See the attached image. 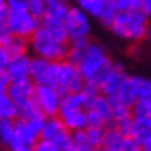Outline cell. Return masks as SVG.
<instances>
[{"instance_id": "obj_1", "label": "cell", "mask_w": 151, "mask_h": 151, "mask_svg": "<svg viewBox=\"0 0 151 151\" xmlns=\"http://www.w3.org/2000/svg\"><path fill=\"white\" fill-rule=\"evenodd\" d=\"M114 63L109 60L105 48L96 42H91L77 68L85 82H94L100 86L102 80L109 73Z\"/></svg>"}, {"instance_id": "obj_2", "label": "cell", "mask_w": 151, "mask_h": 151, "mask_svg": "<svg viewBox=\"0 0 151 151\" xmlns=\"http://www.w3.org/2000/svg\"><path fill=\"white\" fill-rule=\"evenodd\" d=\"M148 17L142 14V11L133 12H119L114 23L111 26V31L120 39L127 40H142L148 36Z\"/></svg>"}, {"instance_id": "obj_3", "label": "cell", "mask_w": 151, "mask_h": 151, "mask_svg": "<svg viewBox=\"0 0 151 151\" xmlns=\"http://www.w3.org/2000/svg\"><path fill=\"white\" fill-rule=\"evenodd\" d=\"M29 46L36 57L50 60V62H63L68 59L70 43H60L54 37H51L42 26L31 36Z\"/></svg>"}, {"instance_id": "obj_4", "label": "cell", "mask_w": 151, "mask_h": 151, "mask_svg": "<svg viewBox=\"0 0 151 151\" xmlns=\"http://www.w3.org/2000/svg\"><path fill=\"white\" fill-rule=\"evenodd\" d=\"M85 85V80L82 77L79 68L70 63L68 60L63 62H56V71H54V79H52V88L63 97L65 94L71 93H82Z\"/></svg>"}, {"instance_id": "obj_5", "label": "cell", "mask_w": 151, "mask_h": 151, "mask_svg": "<svg viewBox=\"0 0 151 151\" xmlns=\"http://www.w3.org/2000/svg\"><path fill=\"white\" fill-rule=\"evenodd\" d=\"M34 102L39 106L40 113L43 117L50 119V117H56L59 116V109H60V102H62V96L56 91V88L42 85V86H36L34 90Z\"/></svg>"}, {"instance_id": "obj_6", "label": "cell", "mask_w": 151, "mask_h": 151, "mask_svg": "<svg viewBox=\"0 0 151 151\" xmlns=\"http://www.w3.org/2000/svg\"><path fill=\"white\" fill-rule=\"evenodd\" d=\"M63 23L68 31L70 42L80 40V39H88V36H90V31H91L90 19H88V16L79 6H71L65 20H63Z\"/></svg>"}, {"instance_id": "obj_7", "label": "cell", "mask_w": 151, "mask_h": 151, "mask_svg": "<svg viewBox=\"0 0 151 151\" xmlns=\"http://www.w3.org/2000/svg\"><path fill=\"white\" fill-rule=\"evenodd\" d=\"M46 117L39 116L31 120H16V137L20 139L28 148H32L36 143L42 139V133L45 128Z\"/></svg>"}, {"instance_id": "obj_8", "label": "cell", "mask_w": 151, "mask_h": 151, "mask_svg": "<svg viewBox=\"0 0 151 151\" xmlns=\"http://www.w3.org/2000/svg\"><path fill=\"white\" fill-rule=\"evenodd\" d=\"M6 25L9 26L11 32L17 37L31 39V36L40 28V20L34 19L28 11L20 12H9Z\"/></svg>"}, {"instance_id": "obj_9", "label": "cell", "mask_w": 151, "mask_h": 151, "mask_svg": "<svg viewBox=\"0 0 151 151\" xmlns=\"http://www.w3.org/2000/svg\"><path fill=\"white\" fill-rule=\"evenodd\" d=\"M125 77H127V74L123 71L122 65L114 63L113 68L109 70V73L105 76L104 80H102V83H100V94L105 96L109 102H114Z\"/></svg>"}, {"instance_id": "obj_10", "label": "cell", "mask_w": 151, "mask_h": 151, "mask_svg": "<svg viewBox=\"0 0 151 151\" xmlns=\"http://www.w3.org/2000/svg\"><path fill=\"white\" fill-rule=\"evenodd\" d=\"M54 71H56V62H50L40 57H34L31 62V74L29 79L36 86L42 85H52L54 79Z\"/></svg>"}, {"instance_id": "obj_11", "label": "cell", "mask_w": 151, "mask_h": 151, "mask_svg": "<svg viewBox=\"0 0 151 151\" xmlns=\"http://www.w3.org/2000/svg\"><path fill=\"white\" fill-rule=\"evenodd\" d=\"M42 139L51 142V143H56L57 147H62L66 142L71 140V134H70V129L65 127V123L60 120V117L56 116V117L46 119L43 133H42Z\"/></svg>"}, {"instance_id": "obj_12", "label": "cell", "mask_w": 151, "mask_h": 151, "mask_svg": "<svg viewBox=\"0 0 151 151\" xmlns=\"http://www.w3.org/2000/svg\"><path fill=\"white\" fill-rule=\"evenodd\" d=\"M139 100V76H127L122 82V86L117 93V97L114 102H109L113 105L122 104L128 108H133Z\"/></svg>"}, {"instance_id": "obj_13", "label": "cell", "mask_w": 151, "mask_h": 151, "mask_svg": "<svg viewBox=\"0 0 151 151\" xmlns=\"http://www.w3.org/2000/svg\"><path fill=\"white\" fill-rule=\"evenodd\" d=\"M34 90H36V85L32 83V80L25 79V80H19V82H11L8 85L6 94L9 96L11 100L17 106H20L34 97Z\"/></svg>"}, {"instance_id": "obj_14", "label": "cell", "mask_w": 151, "mask_h": 151, "mask_svg": "<svg viewBox=\"0 0 151 151\" xmlns=\"http://www.w3.org/2000/svg\"><path fill=\"white\" fill-rule=\"evenodd\" d=\"M31 62L32 59L28 57V54H22V56L12 57L8 68H6V74L11 82H19L29 79L31 74Z\"/></svg>"}, {"instance_id": "obj_15", "label": "cell", "mask_w": 151, "mask_h": 151, "mask_svg": "<svg viewBox=\"0 0 151 151\" xmlns=\"http://www.w3.org/2000/svg\"><path fill=\"white\" fill-rule=\"evenodd\" d=\"M59 117L65 123V127L73 133L85 131V129L88 128L86 111L83 108H80V109H60Z\"/></svg>"}, {"instance_id": "obj_16", "label": "cell", "mask_w": 151, "mask_h": 151, "mask_svg": "<svg viewBox=\"0 0 151 151\" xmlns=\"http://www.w3.org/2000/svg\"><path fill=\"white\" fill-rule=\"evenodd\" d=\"M40 26L50 34L51 37H54L60 43H70V37H68V31L65 28V23L62 20L56 19H50V17H43L40 20Z\"/></svg>"}, {"instance_id": "obj_17", "label": "cell", "mask_w": 151, "mask_h": 151, "mask_svg": "<svg viewBox=\"0 0 151 151\" xmlns=\"http://www.w3.org/2000/svg\"><path fill=\"white\" fill-rule=\"evenodd\" d=\"M88 111H93L99 116V117L104 120L106 128L114 127V117H113V106L109 104V100L105 97V96H99L96 102L93 104V106L88 109Z\"/></svg>"}, {"instance_id": "obj_18", "label": "cell", "mask_w": 151, "mask_h": 151, "mask_svg": "<svg viewBox=\"0 0 151 151\" xmlns=\"http://www.w3.org/2000/svg\"><path fill=\"white\" fill-rule=\"evenodd\" d=\"M131 137L143 147L145 143L151 140V120L148 119H134L133 129H131Z\"/></svg>"}, {"instance_id": "obj_19", "label": "cell", "mask_w": 151, "mask_h": 151, "mask_svg": "<svg viewBox=\"0 0 151 151\" xmlns=\"http://www.w3.org/2000/svg\"><path fill=\"white\" fill-rule=\"evenodd\" d=\"M123 142H125V137L117 131V128H114V127L106 128L102 150L104 151H122Z\"/></svg>"}, {"instance_id": "obj_20", "label": "cell", "mask_w": 151, "mask_h": 151, "mask_svg": "<svg viewBox=\"0 0 151 151\" xmlns=\"http://www.w3.org/2000/svg\"><path fill=\"white\" fill-rule=\"evenodd\" d=\"M90 40L88 39H80V40H73L70 42V52H68V62L77 66L80 63V60L83 59V54L86 51V48L90 46Z\"/></svg>"}, {"instance_id": "obj_21", "label": "cell", "mask_w": 151, "mask_h": 151, "mask_svg": "<svg viewBox=\"0 0 151 151\" xmlns=\"http://www.w3.org/2000/svg\"><path fill=\"white\" fill-rule=\"evenodd\" d=\"M105 3H106V0H79L77 6L86 16L100 20L102 14H104V9H105Z\"/></svg>"}, {"instance_id": "obj_22", "label": "cell", "mask_w": 151, "mask_h": 151, "mask_svg": "<svg viewBox=\"0 0 151 151\" xmlns=\"http://www.w3.org/2000/svg\"><path fill=\"white\" fill-rule=\"evenodd\" d=\"M71 6H68V3L62 2V0H48L46 2V11H45V17L50 19H56L63 22L68 11Z\"/></svg>"}, {"instance_id": "obj_23", "label": "cell", "mask_w": 151, "mask_h": 151, "mask_svg": "<svg viewBox=\"0 0 151 151\" xmlns=\"http://www.w3.org/2000/svg\"><path fill=\"white\" fill-rule=\"evenodd\" d=\"M19 106L11 100L8 94L0 96V120H17Z\"/></svg>"}, {"instance_id": "obj_24", "label": "cell", "mask_w": 151, "mask_h": 151, "mask_svg": "<svg viewBox=\"0 0 151 151\" xmlns=\"http://www.w3.org/2000/svg\"><path fill=\"white\" fill-rule=\"evenodd\" d=\"M16 139V120H0V143L9 147Z\"/></svg>"}, {"instance_id": "obj_25", "label": "cell", "mask_w": 151, "mask_h": 151, "mask_svg": "<svg viewBox=\"0 0 151 151\" xmlns=\"http://www.w3.org/2000/svg\"><path fill=\"white\" fill-rule=\"evenodd\" d=\"M105 131L106 128H93V127H88L85 129L88 145H90L91 150L102 148V143H104V139H105Z\"/></svg>"}, {"instance_id": "obj_26", "label": "cell", "mask_w": 151, "mask_h": 151, "mask_svg": "<svg viewBox=\"0 0 151 151\" xmlns=\"http://www.w3.org/2000/svg\"><path fill=\"white\" fill-rule=\"evenodd\" d=\"M83 105H85V102H83L82 93H71V94H65L62 97L60 109H80V108H83Z\"/></svg>"}, {"instance_id": "obj_27", "label": "cell", "mask_w": 151, "mask_h": 151, "mask_svg": "<svg viewBox=\"0 0 151 151\" xmlns=\"http://www.w3.org/2000/svg\"><path fill=\"white\" fill-rule=\"evenodd\" d=\"M39 116H42V113H40L39 106L36 105L34 99H31L29 102H26V104L19 106V119L20 120H25L26 122V120L36 119V117H39Z\"/></svg>"}, {"instance_id": "obj_28", "label": "cell", "mask_w": 151, "mask_h": 151, "mask_svg": "<svg viewBox=\"0 0 151 151\" xmlns=\"http://www.w3.org/2000/svg\"><path fill=\"white\" fill-rule=\"evenodd\" d=\"M8 50V52L11 54V57H16V56H22V54H26V48H28V42L26 39L23 37H17V36H12V39L8 42V45L3 46Z\"/></svg>"}, {"instance_id": "obj_29", "label": "cell", "mask_w": 151, "mask_h": 151, "mask_svg": "<svg viewBox=\"0 0 151 151\" xmlns=\"http://www.w3.org/2000/svg\"><path fill=\"white\" fill-rule=\"evenodd\" d=\"M134 119H148L151 120V97L137 100V104L131 108Z\"/></svg>"}, {"instance_id": "obj_30", "label": "cell", "mask_w": 151, "mask_h": 151, "mask_svg": "<svg viewBox=\"0 0 151 151\" xmlns=\"http://www.w3.org/2000/svg\"><path fill=\"white\" fill-rule=\"evenodd\" d=\"M117 14H119V11H117V8H116L114 0H106L104 14H102V17H100L99 22L104 25V26H106V28L111 29V26H113V23H114L116 17H117Z\"/></svg>"}, {"instance_id": "obj_31", "label": "cell", "mask_w": 151, "mask_h": 151, "mask_svg": "<svg viewBox=\"0 0 151 151\" xmlns=\"http://www.w3.org/2000/svg\"><path fill=\"white\" fill-rule=\"evenodd\" d=\"M46 2L43 0H28V12L37 20H42L45 17Z\"/></svg>"}, {"instance_id": "obj_32", "label": "cell", "mask_w": 151, "mask_h": 151, "mask_svg": "<svg viewBox=\"0 0 151 151\" xmlns=\"http://www.w3.org/2000/svg\"><path fill=\"white\" fill-rule=\"evenodd\" d=\"M114 3L119 12H133L140 11L142 0H114Z\"/></svg>"}, {"instance_id": "obj_33", "label": "cell", "mask_w": 151, "mask_h": 151, "mask_svg": "<svg viewBox=\"0 0 151 151\" xmlns=\"http://www.w3.org/2000/svg\"><path fill=\"white\" fill-rule=\"evenodd\" d=\"M133 116V111L131 108H128L122 104H116L113 105V117H114V123L117 120H122V119H127V117H131Z\"/></svg>"}, {"instance_id": "obj_34", "label": "cell", "mask_w": 151, "mask_h": 151, "mask_svg": "<svg viewBox=\"0 0 151 151\" xmlns=\"http://www.w3.org/2000/svg\"><path fill=\"white\" fill-rule=\"evenodd\" d=\"M71 140L76 147H77L80 151L83 150H91L90 145H88V139H86V133L85 131H76L71 134Z\"/></svg>"}, {"instance_id": "obj_35", "label": "cell", "mask_w": 151, "mask_h": 151, "mask_svg": "<svg viewBox=\"0 0 151 151\" xmlns=\"http://www.w3.org/2000/svg\"><path fill=\"white\" fill-rule=\"evenodd\" d=\"M151 97V80L139 77V100Z\"/></svg>"}, {"instance_id": "obj_36", "label": "cell", "mask_w": 151, "mask_h": 151, "mask_svg": "<svg viewBox=\"0 0 151 151\" xmlns=\"http://www.w3.org/2000/svg\"><path fill=\"white\" fill-rule=\"evenodd\" d=\"M8 11L9 12H20L28 11V0H8Z\"/></svg>"}, {"instance_id": "obj_37", "label": "cell", "mask_w": 151, "mask_h": 151, "mask_svg": "<svg viewBox=\"0 0 151 151\" xmlns=\"http://www.w3.org/2000/svg\"><path fill=\"white\" fill-rule=\"evenodd\" d=\"M32 151H60V147H57L56 143H51L48 140L40 139L36 145L32 147Z\"/></svg>"}, {"instance_id": "obj_38", "label": "cell", "mask_w": 151, "mask_h": 151, "mask_svg": "<svg viewBox=\"0 0 151 151\" xmlns=\"http://www.w3.org/2000/svg\"><path fill=\"white\" fill-rule=\"evenodd\" d=\"M12 36H14V34L11 32L9 26L6 23H0V46L8 45V42L12 39Z\"/></svg>"}, {"instance_id": "obj_39", "label": "cell", "mask_w": 151, "mask_h": 151, "mask_svg": "<svg viewBox=\"0 0 151 151\" xmlns=\"http://www.w3.org/2000/svg\"><path fill=\"white\" fill-rule=\"evenodd\" d=\"M11 54L8 52V50L3 46H0V70L2 71H6V68H8L9 62H11Z\"/></svg>"}, {"instance_id": "obj_40", "label": "cell", "mask_w": 151, "mask_h": 151, "mask_svg": "<svg viewBox=\"0 0 151 151\" xmlns=\"http://www.w3.org/2000/svg\"><path fill=\"white\" fill-rule=\"evenodd\" d=\"M122 151H143L142 147L137 143L133 137H127L125 142H123V147H122Z\"/></svg>"}, {"instance_id": "obj_41", "label": "cell", "mask_w": 151, "mask_h": 151, "mask_svg": "<svg viewBox=\"0 0 151 151\" xmlns=\"http://www.w3.org/2000/svg\"><path fill=\"white\" fill-rule=\"evenodd\" d=\"M8 3L3 2V0H0V23H6V20H8Z\"/></svg>"}, {"instance_id": "obj_42", "label": "cell", "mask_w": 151, "mask_h": 151, "mask_svg": "<svg viewBox=\"0 0 151 151\" xmlns=\"http://www.w3.org/2000/svg\"><path fill=\"white\" fill-rule=\"evenodd\" d=\"M140 11H142V14H145L148 19L151 17V0H142Z\"/></svg>"}, {"instance_id": "obj_43", "label": "cell", "mask_w": 151, "mask_h": 151, "mask_svg": "<svg viewBox=\"0 0 151 151\" xmlns=\"http://www.w3.org/2000/svg\"><path fill=\"white\" fill-rule=\"evenodd\" d=\"M60 151H80V150L74 145L73 140H70V142H66L65 145H62V147H60Z\"/></svg>"}, {"instance_id": "obj_44", "label": "cell", "mask_w": 151, "mask_h": 151, "mask_svg": "<svg viewBox=\"0 0 151 151\" xmlns=\"http://www.w3.org/2000/svg\"><path fill=\"white\" fill-rule=\"evenodd\" d=\"M6 91H8V83L3 79H0V96L6 94Z\"/></svg>"}, {"instance_id": "obj_45", "label": "cell", "mask_w": 151, "mask_h": 151, "mask_svg": "<svg viewBox=\"0 0 151 151\" xmlns=\"http://www.w3.org/2000/svg\"><path fill=\"white\" fill-rule=\"evenodd\" d=\"M142 150H143V151H151V140H150L148 143H145V145L142 147Z\"/></svg>"}, {"instance_id": "obj_46", "label": "cell", "mask_w": 151, "mask_h": 151, "mask_svg": "<svg viewBox=\"0 0 151 151\" xmlns=\"http://www.w3.org/2000/svg\"><path fill=\"white\" fill-rule=\"evenodd\" d=\"M147 37H148V40H150V42H151V28L148 29V36H147Z\"/></svg>"}, {"instance_id": "obj_47", "label": "cell", "mask_w": 151, "mask_h": 151, "mask_svg": "<svg viewBox=\"0 0 151 151\" xmlns=\"http://www.w3.org/2000/svg\"><path fill=\"white\" fill-rule=\"evenodd\" d=\"M25 151H32V148H28V150H25Z\"/></svg>"}, {"instance_id": "obj_48", "label": "cell", "mask_w": 151, "mask_h": 151, "mask_svg": "<svg viewBox=\"0 0 151 151\" xmlns=\"http://www.w3.org/2000/svg\"><path fill=\"white\" fill-rule=\"evenodd\" d=\"M83 151H94V150H83Z\"/></svg>"}]
</instances>
